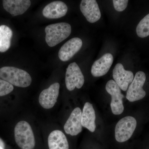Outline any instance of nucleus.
Segmentation results:
<instances>
[{"instance_id": "f257e3e1", "label": "nucleus", "mask_w": 149, "mask_h": 149, "mask_svg": "<svg viewBox=\"0 0 149 149\" xmlns=\"http://www.w3.org/2000/svg\"><path fill=\"white\" fill-rule=\"evenodd\" d=\"M0 78L11 85L22 88L28 87L32 82V77L27 71L14 67L0 68Z\"/></svg>"}, {"instance_id": "f03ea898", "label": "nucleus", "mask_w": 149, "mask_h": 149, "mask_svg": "<svg viewBox=\"0 0 149 149\" xmlns=\"http://www.w3.org/2000/svg\"><path fill=\"white\" fill-rule=\"evenodd\" d=\"M45 31L46 43L50 47H54L69 37L71 33V27L66 22H60L48 25Z\"/></svg>"}, {"instance_id": "7ed1b4c3", "label": "nucleus", "mask_w": 149, "mask_h": 149, "mask_svg": "<svg viewBox=\"0 0 149 149\" xmlns=\"http://www.w3.org/2000/svg\"><path fill=\"white\" fill-rule=\"evenodd\" d=\"M15 139L21 149H33L35 146V136L29 123L22 120L17 123L14 129Z\"/></svg>"}, {"instance_id": "20e7f679", "label": "nucleus", "mask_w": 149, "mask_h": 149, "mask_svg": "<svg viewBox=\"0 0 149 149\" xmlns=\"http://www.w3.org/2000/svg\"><path fill=\"white\" fill-rule=\"evenodd\" d=\"M137 120L131 116L123 118L118 122L115 128V138L119 143L128 141L132 137L137 126Z\"/></svg>"}, {"instance_id": "39448f33", "label": "nucleus", "mask_w": 149, "mask_h": 149, "mask_svg": "<svg viewBox=\"0 0 149 149\" xmlns=\"http://www.w3.org/2000/svg\"><path fill=\"white\" fill-rule=\"evenodd\" d=\"M146 79V74L143 71H139L136 73L126 93V98L129 102L138 101L145 97L146 93L143 87Z\"/></svg>"}, {"instance_id": "423d86ee", "label": "nucleus", "mask_w": 149, "mask_h": 149, "mask_svg": "<svg viewBox=\"0 0 149 149\" xmlns=\"http://www.w3.org/2000/svg\"><path fill=\"white\" fill-rule=\"evenodd\" d=\"M105 88L107 92L111 96L110 106L112 112L116 115L121 114L124 109L123 101L124 96L121 93L120 88L114 80H111L108 81Z\"/></svg>"}, {"instance_id": "0eeeda50", "label": "nucleus", "mask_w": 149, "mask_h": 149, "mask_svg": "<svg viewBox=\"0 0 149 149\" xmlns=\"http://www.w3.org/2000/svg\"><path fill=\"white\" fill-rule=\"evenodd\" d=\"M84 82V75L78 65L75 62L70 64L65 73V83L68 90L71 91L76 88L80 89Z\"/></svg>"}, {"instance_id": "6e6552de", "label": "nucleus", "mask_w": 149, "mask_h": 149, "mask_svg": "<svg viewBox=\"0 0 149 149\" xmlns=\"http://www.w3.org/2000/svg\"><path fill=\"white\" fill-rule=\"evenodd\" d=\"M60 84L55 83L43 90L39 96V103L43 108L50 109L57 102L59 93Z\"/></svg>"}, {"instance_id": "1a4fd4ad", "label": "nucleus", "mask_w": 149, "mask_h": 149, "mask_svg": "<svg viewBox=\"0 0 149 149\" xmlns=\"http://www.w3.org/2000/svg\"><path fill=\"white\" fill-rule=\"evenodd\" d=\"M113 77L120 90L126 91L133 81L134 76L132 71L125 70L121 63H118L113 70Z\"/></svg>"}, {"instance_id": "9d476101", "label": "nucleus", "mask_w": 149, "mask_h": 149, "mask_svg": "<svg viewBox=\"0 0 149 149\" xmlns=\"http://www.w3.org/2000/svg\"><path fill=\"white\" fill-rule=\"evenodd\" d=\"M82 111L79 107L74 109L64 126L65 132L71 136H75L82 132L81 123Z\"/></svg>"}, {"instance_id": "9b49d317", "label": "nucleus", "mask_w": 149, "mask_h": 149, "mask_svg": "<svg viewBox=\"0 0 149 149\" xmlns=\"http://www.w3.org/2000/svg\"><path fill=\"white\" fill-rule=\"evenodd\" d=\"M83 46V41L80 38L74 37L66 42L58 52L59 58L62 61H67L77 54Z\"/></svg>"}, {"instance_id": "f8f14e48", "label": "nucleus", "mask_w": 149, "mask_h": 149, "mask_svg": "<svg viewBox=\"0 0 149 149\" xmlns=\"http://www.w3.org/2000/svg\"><path fill=\"white\" fill-rule=\"evenodd\" d=\"M80 7L83 15L90 23H95L100 19L101 13L95 0H82Z\"/></svg>"}, {"instance_id": "ddd939ff", "label": "nucleus", "mask_w": 149, "mask_h": 149, "mask_svg": "<svg viewBox=\"0 0 149 149\" xmlns=\"http://www.w3.org/2000/svg\"><path fill=\"white\" fill-rule=\"evenodd\" d=\"M113 56L107 53L93 63L91 68V74L95 77H100L107 74L113 63Z\"/></svg>"}, {"instance_id": "4468645a", "label": "nucleus", "mask_w": 149, "mask_h": 149, "mask_svg": "<svg viewBox=\"0 0 149 149\" xmlns=\"http://www.w3.org/2000/svg\"><path fill=\"white\" fill-rule=\"evenodd\" d=\"M67 6L61 1L52 2L45 7L43 10V16L46 18L53 19L64 16L67 13Z\"/></svg>"}, {"instance_id": "2eb2a0df", "label": "nucleus", "mask_w": 149, "mask_h": 149, "mask_svg": "<svg viewBox=\"0 0 149 149\" xmlns=\"http://www.w3.org/2000/svg\"><path fill=\"white\" fill-rule=\"evenodd\" d=\"M31 4V1L29 0L3 1L4 8L13 16L23 14L29 8Z\"/></svg>"}, {"instance_id": "dca6fc26", "label": "nucleus", "mask_w": 149, "mask_h": 149, "mask_svg": "<svg viewBox=\"0 0 149 149\" xmlns=\"http://www.w3.org/2000/svg\"><path fill=\"white\" fill-rule=\"evenodd\" d=\"M96 114L92 104L87 102L83 107L82 111L81 123L83 127L88 129L91 132L95 130Z\"/></svg>"}, {"instance_id": "f3484780", "label": "nucleus", "mask_w": 149, "mask_h": 149, "mask_svg": "<svg viewBox=\"0 0 149 149\" xmlns=\"http://www.w3.org/2000/svg\"><path fill=\"white\" fill-rule=\"evenodd\" d=\"M49 149H69V144L64 133L55 130L49 135L48 139Z\"/></svg>"}, {"instance_id": "a211bd4d", "label": "nucleus", "mask_w": 149, "mask_h": 149, "mask_svg": "<svg viewBox=\"0 0 149 149\" xmlns=\"http://www.w3.org/2000/svg\"><path fill=\"white\" fill-rule=\"evenodd\" d=\"M13 32L8 26H0V52H5L10 47Z\"/></svg>"}, {"instance_id": "6ab92c4d", "label": "nucleus", "mask_w": 149, "mask_h": 149, "mask_svg": "<svg viewBox=\"0 0 149 149\" xmlns=\"http://www.w3.org/2000/svg\"><path fill=\"white\" fill-rule=\"evenodd\" d=\"M136 32L140 38H145L149 36V13L139 22L136 27Z\"/></svg>"}, {"instance_id": "aec40b11", "label": "nucleus", "mask_w": 149, "mask_h": 149, "mask_svg": "<svg viewBox=\"0 0 149 149\" xmlns=\"http://www.w3.org/2000/svg\"><path fill=\"white\" fill-rule=\"evenodd\" d=\"M14 90L13 85L6 81L0 79V97L5 96L11 93Z\"/></svg>"}, {"instance_id": "412c9836", "label": "nucleus", "mask_w": 149, "mask_h": 149, "mask_svg": "<svg viewBox=\"0 0 149 149\" xmlns=\"http://www.w3.org/2000/svg\"><path fill=\"white\" fill-rule=\"evenodd\" d=\"M128 1V0H113V3L116 10L118 12H122L127 8Z\"/></svg>"}, {"instance_id": "4be33fe9", "label": "nucleus", "mask_w": 149, "mask_h": 149, "mask_svg": "<svg viewBox=\"0 0 149 149\" xmlns=\"http://www.w3.org/2000/svg\"><path fill=\"white\" fill-rule=\"evenodd\" d=\"M0 147H2V148H5V144L4 142H3L2 140L0 139Z\"/></svg>"}, {"instance_id": "5701e85b", "label": "nucleus", "mask_w": 149, "mask_h": 149, "mask_svg": "<svg viewBox=\"0 0 149 149\" xmlns=\"http://www.w3.org/2000/svg\"><path fill=\"white\" fill-rule=\"evenodd\" d=\"M0 149H4V148H2V147H0Z\"/></svg>"}]
</instances>
